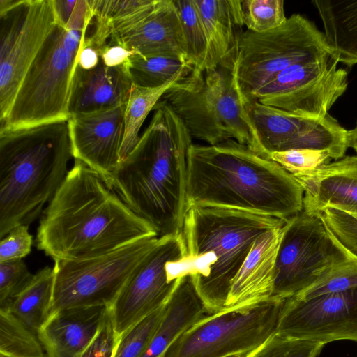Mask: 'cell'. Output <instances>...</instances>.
Wrapping results in <instances>:
<instances>
[{
    "label": "cell",
    "mask_w": 357,
    "mask_h": 357,
    "mask_svg": "<svg viewBox=\"0 0 357 357\" xmlns=\"http://www.w3.org/2000/svg\"><path fill=\"white\" fill-rule=\"evenodd\" d=\"M154 236L97 172L75 160L40 220L36 246L54 261L73 259Z\"/></svg>",
    "instance_id": "obj_1"
},
{
    "label": "cell",
    "mask_w": 357,
    "mask_h": 357,
    "mask_svg": "<svg viewBox=\"0 0 357 357\" xmlns=\"http://www.w3.org/2000/svg\"><path fill=\"white\" fill-rule=\"evenodd\" d=\"M137 144L121 161L109 186L158 237L181 232L187 201L192 137L181 119L159 100Z\"/></svg>",
    "instance_id": "obj_2"
},
{
    "label": "cell",
    "mask_w": 357,
    "mask_h": 357,
    "mask_svg": "<svg viewBox=\"0 0 357 357\" xmlns=\"http://www.w3.org/2000/svg\"><path fill=\"white\" fill-rule=\"evenodd\" d=\"M304 191L280 165L229 139L192 144L188 153V205L223 207L287 220L303 210Z\"/></svg>",
    "instance_id": "obj_3"
},
{
    "label": "cell",
    "mask_w": 357,
    "mask_h": 357,
    "mask_svg": "<svg viewBox=\"0 0 357 357\" xmlns=\"http://www.w3.org/2000/svg\"><path fill=\"white\" fill-rule=\"evenodd\" d=\"M72 157L68 120L0 131V238L38 217Z\"/></svg>",
    "instance_id": "obj_4"
},
{
    "label": "cell",
    "mask_w": 357,
    "mask_h": 357,
    "mask_svg": "<svg viewBox=\"0 0 357 357\" xmlns=\"http://www.w3.org/2000/svg\"><path fill=\"white\" fill-rule=\"evenodd\" d=\"M286 220L238 209L191 205L181 234V276L192 277L206 312L225 309L231 283L255 241Z\"/></svg>",
    "instance_id": "obj_5"
},
{
    "label": "cell",
    "mask_w": 357,
    "mask_h": 357,
    "mask_svg": "<svg viewBox=\"0 0 357 357\" xmlns=\"http://www.w3.org/2000/svg\"><path fill=\"white\" fill-rule=\"evenodd\" d=\"M91 20L86 0H77L66 26L57 22L27 70L0 131L69 119L77 58Z\"/></svg>",
    "instance_id": "obj_6"
},
{
    "label": "cell",
    "mask_w": 357,
    "mask_h": 357,
    "mask_svg": "<svg viewBox=\"0 0 357 357\" xmlns=\"http://www.w3.org/2000/svg\"><path fill=\"white\" fill-rule=\"evenodd\" d=\"M188 130L191 137L208 145L229 139L262 155L259 137L248 112L250 101L232 68L195 69L162 96Z\"/></svg>",
    "instance_id": "obj_7"
},
{
    "label": "cell",
    "mask_w": 357,
    "mask_h": 357,
    "mask_svg": "<svg viewBox=\"0 0 357 357\" xmlns=\"http://www.w3.org/2000/svg\"><path fill=\"white\" fill-rule=\"evenodd\" d=\"M158 238H145L96 256L54 261L47 318L69 309L110 308Z\"/></svg>",
    "instance_id": "obj_8"
},
{
    "label": "cell",
    "mask_w": 357,
    "mask_h": 357,
    "mask_svg": "<svg viewBox=\"0 0 357 357\" xmlns=\"http://www.w3.org/2000/svg\"><path fill=\"white\" fill-rule=\"evenodd\" d=\"M284 301L271 298L208 314L160 357H248L276 333Z\"/></svg>",
    "instance_id": "obj_9"
},
{
    "label": "cell",
    "mask_w": 357,
    "mask_h": 357,
    "mask_svg": "<svg viewBox=\"0 0 357 357\" xmlns=\"http://www.w3.org/2000/svg\"><path fill=\"white\" fill-rule=\"evenodd\" d=\"M331 56L324 34L313 22L295 13L275 29L243 31L236 59L238 82L250 100L253 93L288 67Z\"/></svg>",
    "instance_id": "obj_10"
},
{
    "label": "cell",
    "mask_w": 357,
    "mask_h": 357,
    "mask_svg": "<svg viewBox=\"0 0 357 357\" xmlns=\"http://www.w3.org/2000/svg\"><path fill=\"white\" fill-rule=\"evenodd\" d=\"M356 259L335 238L320 214L303 210L283 227L271 298L294 296L335 268Z\"/></svg>",
    "instance_id": "obj_11"
},
{
    "label": "cell",
    "mask_w": 357,
    "mask_h": 357,
    "mask_svg": "<svg viewBox=\"0 0 357 357\" xmlns=\"http://www.w3.org/2000/svg\"><path fill=\"white\" fill-rule=\"evenodd\" d=\"M57 22L53 0H0V123Z\"/></svg>",
    "instance_id": "obj_12"
},
{
    "label": "cell",
    "mask_w": 357,
    "mask_h": 357,
    "mask_svg": "<svg viewBox=\"0 0 357 357\" xmlns=\"http://www.w3.org/2000/svg\"><path fill=\"white\" fill-rule=\"evenodd\" d=\"M329 57L294 64L268 81L250 100L307 119L321 120L348 86L347 71Z\"/></svg>",
    "instance_id": "obj_13"
},
{
    "label": "cell",
    "mask_w": 357,
    "mask_h": 357,
    "mask_svg": "<svg viewBox=\"0 0 357 357\" xmlns=\"http://www.w3.org/2000/svg\"><path fill=\"white\" fill-rule=\"evenodd\" d=\"M184 255L181 232L158 238L109 308L117 342L132 326L166 304L181 278L177 261Z\"/></svg>",
    "instance_id": "obj_14"
},
{
    "label": "cell",
    "mask_w": 357,
    "mask_h": 357,
    "mask_svg": "<svg viewBox=\"0 0 357 357\" xmlns=\"http://www.w3.org/2000/svg\"><path fill=\"white\" fill-rule=\"evenodd\" d=\"M249 116L264 157L291 149L326 151L333 159L347 151V130L328 114L321 120L307 119L277 107L250 100Z\"/></svg>",
    "instance_id": "obj_15"
},
{
    "label": "cell",
    "mask_w": 357,
    "mask_h": 357,
    "mask_svg": "<svg viewBox=\"0 0 357 357\" xmlns=\"http://www.w3.org/2000/svg\"><path fill=\"white\" fill-rule=\"evenodd\" d=\"M276 333L326 344L357 342V288L283 303Z\"/></svg>",
    "instance_id": "obj_16"
},
{
    "label": "cell",
    "mask_w": 357,
    "mask_h": 357,
    "mask_svg": "<svg viewBox=\"0 0 357 357\" xmlns=\"http://www.w3.org/2000/svg\"><path fill=\"white\" fill-rule=\"evenodd\" d=\"M126 105L68 119L73 158L97 172L109 186L121 162Z\"/></svg>",
    "instance_id": "obj_17"
},
{
    "label": "cell",
    "mask_w": 357,
    "mask_h": 357,
    "mask_svg": "<svg viewBox=\"0 0 357 357\" xmlns=\"http://www.w3.org/2000/svg\"><path fill=\"white\" fill-rule=\"evenodd\" d=\"M292 176L303 189L306 212L320 214L328 207L357 212V155Z\"/></svg>",
    "instance_id": "obj_18"
},
{
    "label": "cell",
    "mask_w": 357,
    "mask_h": 357,
    "mask_svg": "<svg viewBox=\"0 0 357 357\" xmlns=\"http://www.w3.org/2000/svg\"><path fill=\"white\" fill-rule=\"evenodd\" d=\"M109 308L91 307L60 311L38 331L45 357H82L104 326Z\"/></svg>",
    "instance_id": "obj_19"
},
{
    "label": "cell",
    "mask_w": 357,
    "mask_h": 357,
    "mask_svg": "<svg viewBox=\"0 0 357 357\" xmlns=\"http://www.w3.org/2000/svg\"><path fill=\"white\" fill-rule=\"evenodd\" d=\"M107 45H120L141 56L186 58L181 22L173 0H158L145 17L127 31L112 36Z\"/></svg>",
    "instance_id": "obj_20"
},
{
    "label": "cell",
    "mask_w": 357,
    "mask_h": 357,
    "mask_svg": "<svg viewBox=\"0 0 357 357\" xmlns=\"http://www.w3.org/2000/svg\"><path fill=\"white\" fill-rule=\"evenodd\" d=\"M132 86L128 61L119 66L108 67L100 60L91 70L76 65L68 105L69 117L126 105Z\"/></svg>",
    "instance_id": "obj_21"
},
{
    "label": "cell",
    "mask_w": 357,
    "mask_h": 357,
    "mask_svg": "<svg viewBox=\"0 0 357 357\" xmlns=\"http://www.w3.org/2000/svg\"><path fill=\"white\" fill-rule=\"evenodd\" d=\"M283 227L265 232L255 241L231 283L225 308L271 298Z\"/></svg>",
    "instance_id": "obj_22"
},
{
    "label": "cell",
    "mask_w": 357,
    "mask_h": 357,
    "mask_svg": "<svg viewBox=\"0 0 357 357\" xmlns=\"http://www.w3.org/2000/svg\"><path fill=\"white\" fill-rule=\"evenodd\" d=\"M203 23L208 54L202 70L232 68L244 25L241 0H193Z\"/></svg>",
    "instance_id": "obj_23"
},
{
    "label": "cell",
    "mask_w": 357,
    "mask_h": 357,
    "mask_svg": "<svg viewBox=\"0 0 357 357\" xmlns=\"http://www.w3.org/2000/svg\"><path fill=\"white\" fill-rule=\"evenodd\" d=\"M208 313L199 297L192 278H180L148 347L140 357H160L175 339Z\"/></svg>",
    "instance_id": "obj_24"
},
{
    "label": "cell",
    "mask_w": 357,
    "mask_h": 357,
    "mask_svg": "<svg viewBox=\"0 0 357 357\" xmlns=\"http://www.w3.org/2000/svg\"><path fill=\"white\" fill-rule=\"evenodd\" d=\"M331 56L347 66L357 64V0H314Z\"/></svg>",
    "instance_id": "obj_25"
},
{
    "label": "cell",
    "mask_w": 357,
    "mask_h": 357,
    "mask_svg": "<svg viewBox=\"0 0 357 357\" xmlns=\"http://www.w3.org/2000/svg\"><path fill=\"white\" fill-rule=\"evenodd\" d=\"M128 66L133 84L150 89L181 80L195 70L187 58L175 55L141 56L132 53Z\"/></svg>",
    "instance_id": "obj_26"
},
{
    "label": "cell",
    "mask_w": 357,
    "mask_h": 357,
    "mask_svg": "<svg viewBox=\"0 0 357 357\" xmlns=\"http://www.w3.org/2000/svg\"><path fill=\"white\" fill-rule=\"evenodd\" d=\"M53 284V267L46 266L34 274L29 283L4 307L38 334L47 318Z\"/></svg>",
    "instance_id": "obj_27"
},
{
    "label": "cell",
    "mask_w": 357,
    "mask_h": 357,
    "mask_svg": "<svg viewBox=\"0 0 357 357\" xmlns=\"http://www.w3.org/2000/svg\"><path fill=\"white\" fill-rule=\"evenodd\" d=\"M178 81H174L153 89L139 87L133 84L125 107L124 135L120 151L121 161L137 144L140 138L139 130L149 113L153 110L165 92Z\"/></svg>",
    "instance_id": "obj_28"
},
{
    "label": "cell",
    "mask_w": 357,
    "mask_h": 357,
    "mask_svg": "<svg viewBox=\"0 0 357 357\" xmlns=\"http://www.w3.org/2000/svg\"><path fill=\"white\" fill-rule=\"evenodd\" d=\"M0 354L45 357L38 334L7 307L0 308Z\"/></svg>",
    "instance_id": "obj_29"
},
{
    "label": "cell",
    "mask_w": 357,
    "mask_h": 357,
    "mask_svg": "<svg viewBox=\"0 0 357 357\" xmlns=\"http://www.w3.org/2000/svg\"><path fill=\"white\" fill-rule=\"evenodd\" d=\"M185 44V56L195 69L202 70L208 54L206 31L193 0H173Z\"/></svg>",
    "instance_id": "obj_30"
},
{
    "label": "cell",
    "mask_w": 357,
    "mask_h": 357,
    "mask_svg": "<svg viewBox=\"0 0 357 357\" xmlns=\"http://www.w3.org/2000/svg\"><path fill=\"white\" fill-rule=\"evenodd\" d=\"M165 305L129 328L118 340L112 357H140L151 341L164 314Z\"/></svg>",
    "instance_id": "obj_31"
},
{
    "label": "cell",
    "mask_w": 357,
    "mask_h": 357,
    "mask_svg": "<svg viewBox=\"0 0 357 357\" xmlns=\"http://www.w3.org/2000/svg\"><path fill=\"white\" fill-rule=\"evenodd\" d=\"M241 6L244 25L252 31L275 29L287 19L282 0H244Z\"/></svg>",
    "instance_id": "obj_32"
},
{
    "label": "cell",
    "mask_w": 357,
    "mask_h": 357,
    "mask_svg": "<svg viewBox=\"0 0 357 357\" xmlns=\"http://www.w3.org/2000/svg\"><path fill=\"white\" fill-rule=\"evenodd\" d=\"M324 345L275 333L248 357H318Z\"/></svg>",
    "instance_id": "obj_33"
},
{
    "label": "cell",
    "mask_w": 357,
    "mask_h": 357,
    "mask_svg": "<svg viewBox=\"0 0 357 357\" xmlns=\"http://www.w3.org/2000/svg\"><path fill=\"white\" fill-rule=\"evenodd\" d=\"M357 288V259L340 265L315 284L294 296L307 298Z\"/></svg>",
    "instance_id": "obj_34"
},
{
    "label": "cell",
    "mask_w": 357,
    "mask_h": 357,
    "mask_svg": "<svg viewBox=\"0 0 357 357\" xmlns=\"http://www.w3.org/2000/svg\"><path fill=\"white\" fill-rule=\"evenodd\" d=\"M268 158L280 165L291 175L314 171L333 159L328 151L312 149L273 152Z\"/></svg>",
    "instance_id": "obj_35"
},
{
    "label": "cell",
    "mask_w": 357,
    "mask_h": 357,
    "mask_svg": "<svg viewBox=\"0 0 357 357\" xmlns=\"http://www.w3.org/2000/svg\"><path fill=\"white\" fill-rule=\"evenodd\" d=\"M320 215L338 242L357 258V212L328 207Z\"/></svg>",
    "instance_id": "obj_36"
},
{
    "label": "cell",
    "mask_w": 357,
    "mask_h": 357,
    "mask_svg": "<svg viewBox=\"0 0 357 357\" xmlns=\"http://www.w3.org/2000/svg\"><path fill=\"white\" fill-rule=\"evenodd\" d=\"M33 277L22 259L0 262V308L8 306Z\"/></svg>",
    "instance_id": "obj_37"
},
{
    "label": "cell",
    "mask_w": 357,
    "mask_h": 357,
    "mask_svg": "<svg viewBox=\"0 0 357 357\" xmlns=\"http://www.w3.org/2000/svg\"><path fill=\"white\" fill-rule=\"evenodd\" d=\"M33 236L28 225H19L0 241V262L22 259L31 250Z\"/></svg>",
    "instance_id": "obj_38"
},
{
    "label": "cell",
    "mask_w": 357,
    "mask_h": 357,
    "mask_svg": "<svg viewBox=\"0 0 357 357\" xmlns=\"http://www.w3.org/2000/svg\"><path fill=\"white\" fill-rule=\"evenodd\" d=\"M116 343L109 310L104 326L82 357H112Z\"/></svg>",
    "instance_id": "obj_39"
},
{
    "label": "cell",
    "mask_w": 357,
    "mask_h": 357,
    "mask_svg": "<svg viewBox=\"0 0 357 357\" xmlns=\"http://www.w3.org/2000/svg\"><path fill=\"white\" fill-rule=\"evenodd\" d=\"M100 60L108 67H116L127 62L132 52L117 45H106L99 50Z\"/></svg>",
    "instance_id": "obj_40"
},
{
    "label": "cell",
    "mask_w": 357,
    "mask_h": 357,
    "mask_svg": "<svg viewBox=\"0 0 357 357\" xmlns=\"http://www.w3.org/2000/svg\"><path fill=\"white\" fill-rule=\"evenodd\" d=\"M100 61V54L97 49L91 46H82L76 65L84 70H91L96 68Z\"/></svg>",
    "instance_id": "obj_41"
},
{
    "label": "cell",
    "mask_w": 357,
    "mask_h": 357,
    "mask_svg": "<svg viewBox=\"0 0 357 357\" xmlns=\"http://www.w3.org/2000/svg\"><path fill=\"white\" fill-rule=\"evenodd\" d=\"M77 0H53L59 24L66 26L76 6Z\"/></svg>",
    "instance_id": "obj_42"
},
{
    "label": "cell",
    "mask_w": 357,
    "mask_h": 357,
    "mask_svg": "<svg viewBox=\"0 0 357 357\" xmlns=\"http://www.w3.org/2000/svg\"><path fill=\"white\" fill-rule=\"evenodd\" d=\"M347 146L357 153V123L352 130H347Z\"/></svg>",
    "instance_id": "obj_43"
},
{
    "label": "cell",
    "mask_w": 357,
    "mask_h": 357,
    "mask_svg": "<svg viewBox=\"0 0 357 357\" xmlns=\"http://www.w3.org/2000/svg\"><path fill=\"white\" fill-rule=\"evenodd\" d=\"M227 357H242V356L234 355V356H227Z\"/></svg>",
    "instance_id": "obj_44"
},
{
    "label": "cell",
    "mask_w": 357,
    "mask_h": 357,
    "mask_svg": "<svg viewBox=\"0 0 357 357\" xmlns=\"http://www.w3.org/2000/svg\"><path fill=\"white\" fill-rule=\"evenodd\" d=\"M0 357H6V356H3V355L0 354Z\"/></svg>",
    "instance_id": "obj_45"
},
{
    "label": "cell",
    "mask_w": 357,
    "mask_h": 357,
    "mask_svg": "<svg viewBox=\"0 0 357 357\" xmlns=\"http://www.w3.org/2000/svg\"><path fill=\"white\" fill-rule=\"evenodd\" d=\"M356 357H357V355H356Z\"/></svg>",
    "instance_id": "obj_46"
}]
</instances>
